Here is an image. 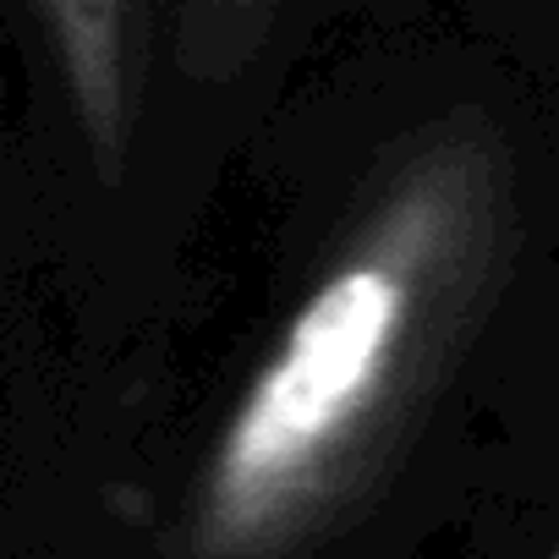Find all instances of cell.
Wrapping results in <instances>:
<instances>
[{"label": "cell", "instance_id": "obj_2", "mask_svg": "<svg viewBox=\"0 0 559 559\" xmlns=\"http://www.w3.org/2000/svg\"><path fill=\"white\" fill-rule=\"evenodd\" d=\"M105 187L132 170L143 121V0H28Z\"/></svg>", "mask_w": 559, "mask_h": 559}, {"label": "cell", "instance_id": "obj_1", "mask_svg": "<svg viewBox=\"0 0 559 559\" xmlns=\"http://www.w3.org/2000/svg\"><path fill=\"white\" fill-rule=\"evenodd\" d=\"M510 154L488 116L417 132L379 170L225 423L176 559H308L395 472L510 263Z\"/></svg>", "mask_w": 559, "mask_h": 559}, {"label": "cell", "instance_id": "obj_4", "mask_svg": "<svg viewBox=\"0 0 559 559\" xmlns=\"http://www.w3.org/2000/svg\"><path fill=\"white\" fill-rule=\"evenodd\" d=\"M554 559H559V554H554Z\"/></svg>", "mask_w": 559, "mask_h": 559}, {"label": "cell", "instance_id": "obj_3", "mask_svg": "<svg viewBox=\"0 0 559 559\" xmlns=\"http://www.w3.org/2000/svg\"><path fill=\"white\" fill-rule=\"evenodd\" d=\"M286 0H176V61L192 83H236L263 45Z\"/></svg>", "mask_w": 559, "mask_h": 559}]
</instances>
